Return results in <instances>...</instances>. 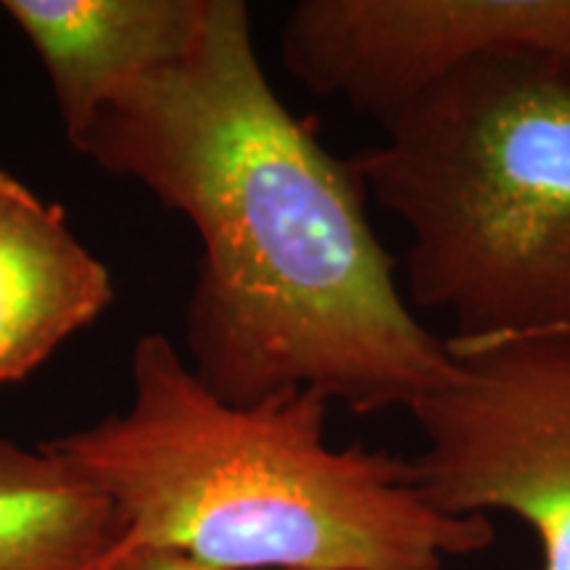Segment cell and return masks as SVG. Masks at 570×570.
<instances>
[{
	"label": "cell",
	"mask_w": 570,
	"mask_h": 570,
	"mask_svg": "<svg viewBox=\"0 0 570 570\" xmlns=\"http://www.w3.org/2000/svg\"><path fill=\"white\" fill-rule=\"evenodd\" d=\"M348 159L410 230L407 288L452 354L570 338V63L483 59Z\"/></svg>",
	"instance_id": "cell-3"
},
{
	"label": "cell",
	"mask_w": 570,
	"mask_h": 570,
	"mask_svg": "<svg viewBox=\"0 0 570 570\" xmlns=\"http://www.w3.org/2000/svg\"><path fill=\"white\" fill-rule=\"evenodd\" d=\"M77 151L196 227L183 356L223 402L315 391L410 412L458 375L399 291L360 175L269 85L244 0H206L188 53L114 98Z\"/></svg>",
	"instance_id": "cell-1"
},
{
	"label": "cell",
	"mask_w": 570,
	"mask_h": 570,
	"mask_svg": "<svg viewBox=\"0 0 570 570\" xmlns=\"http://www.w3.org/2000/svg\"><path fill=\"white\" fill-rule=\"evenodd\" d=\"M114 302L67 212L0 167V386L24 381Z\"/></svg>",
	"instance_id": "cell-7"
},
{
	"label": "cell",
	"mask_w": 570,
	"mask_h": 570,
	"mask_svg": "<svg viewBox=\"0 0 570 570\" xmlns=\"http://www.w3.org/2000/svg\"><path fill=\"white\" fill-rule=\"evenodd\" d=\"M51 82L71 146L135 82L180 61L206 0H3Z\"/></svg>",
	"instance_id": "cell-6"
},
{
	"label": "cell",
	"mask_w": 570,
	"mask_h": 570,
	"mask_svg": "<svg viewBox=\"0 0 570 570\" xmlns=\"http://www.w3.org/2000/svg\"><path fill=\"white\" fill-rule=\"evenodd\" d=\"M458 375L410 410L417 487L446 515L520 520L541 570H570V338L470 348Z\"/></svg>",
	"instance_id": "cell-4"
},
{
	"label": "cell",
	"mask_w": 570,
	"mask_h": 570,
	"mask_svg": "<svg viewBox=\"0 0 570 570\" xmlns=\"http://www.w3.org/2000/svg\"><path fill=\"white\" fill-rule=\"evenodd\" d=\"M281 51L306 90L386 130L483 59L570 63V0H302L285 17Z\"/></svg>",
	"instance_id": "cell-5"
},
{
	"label": "cell",
	"mask_w": 570,
	"mask_h": 570,
	"mask_svg": "<svg viewBox=\"0 0 570 570\" xmlns=\"http://www.w3.org/2000/svg\"><path fill=\"white\" fill-rule=\"evenodd\" d=\"M98 570H240V568L214 566V562H204L177 552H132V554H125V558L106 562V566H101Z\"/></svg>",
	"instance_id": "cell-9"
},
{
	"label": "cell",
	"mask_w": 570,
	"mask_h": 570,
	"mask_svg": "<svg viewBox=\"0 0 570 570\" xmlns=\"http://www.w3.org/2000/svg\"><path fill=\"white\" fill-rule=\"evenodd\" d=\"M114 539L111 502L80 470L0 439V570H96Z\"/></svg>",
	"instance_id": "cell-8"
},
{
	"label": "cell",
	"mask_w": 570,
	"mask_h": 570,
	"mask_svg": "<svg viewBox=\"0 0 570 570\" xmlns=\"http://www.w3.org/2000/svg\"><path fill=\"white\" fill-rule=\"evenodd\" d=\"M327 410L315 391L223 402L148 333L127 410L46 446L111 502L101 566L177 552L240 570H444L491 547V518L433 508L412 460L331 446Z\"/></svg>",
	"instance_id": "cell-2"
}]
</instances>
